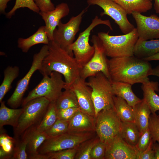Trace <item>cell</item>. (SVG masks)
Listing matches in <instances>:
<instances>
[{
  "mask_svg": "<svg viewBox=\"0 0 159 159\" xmlns=\"http://www.w3.org/2000/svg\"><path fill=\"white\" fill-rule=\"evenodd\" d=\"M109 33L100 32L97 35L107 56L112 58L134 55L135 46L139 38L136 28L122 35L112 36Z\"/></svg>",
  "mask_w": 159,
  "mask_h": 159,
  "instance_id": "3957f363",
  "label": "cell"
},
{
  "mask_svg": "<svg viewBox=\"0 0 159 159\" xmlns=\"http://www.w3.org/2000/svg\"><path fill=\"white\" fill-rule=\"evenodd\" d=\"M91 41L95 47V53L90 60L80 69V77L85 80L101 72L110 80L108 59L99 38L97 35H94Z\"/></svg>",
  "mask_w": 159,
  "mask_h": 159,
  "instance_id": "8fae6325",
  "label": "cell"
},
{
  "mask_svg": "<svg viewBox=\"0 0 159 159\" xmlns=\"http://www.w3.org/2000/svg\"><path fill=\"white\" fill-rule=\"evenodd\" d=\"M137 150L119 134L106 144L105 159H136Z\"/></svg>",
  "mask_w": 159,
  "mask_h": 159,
  "instance_id": "9a60e30c",
  "label": "cell"
},
{
  "mask_svg": "<svg viewBox=\"0 0 159 159\" xmlns=\"http://www.w3.org/2000/svg\"><path fill=\"white\" fill-rule=\"evenodd\" d=\"M122 123L114 107L103 110L95 117V132L100 140L106 144L119 134Z\"/></svg>",
  "mask_w": 159,
  "mask_h": 159,
  "instance_id": "9c48e42d",
  "label": "cell"
},
{
  "mask_svg": "<svg viewBox=\"0 0 159 159\" xmlns=\"http://www.w3.org/2000/svg\"><path fill=\"white\" fill-rule=\"evenodd\" d=\"M141 88L143 98L148 106L151 113L159 110V96L155 91H159V84L157 82L149 81L143 84Z\"/></svg>",
  "mask_w": 159,
  "mask_h": 159,
  "instance_id": "44dd1931",
  "label": "cell"
},
{
  "mask_svg": "<svg viewBox=\"0 0 159 159\" xmlns=\"http://www.w3.org/2000/svg\"><path fill=\"white\" fill-rule=\"evenodd\" d=\"M153 148L155 151V159H159V144L156 142L154 143Z\"/></svg>",
  "mask_w": 159,
  "mask_h": 159,
  "instance_id": "f6af8a7d",
  "label": "cell"
},
{
  "mask_svg": "<svg viewBox=\"0 0 159 159\" xmlns=\"http://www.w3.org/2000/svg\"><path fill=\"white\" fill-rule=\"evenodd\" d=\"M40 11L46 12L54 10L55 7L51 0H34Z\"/></svg>",
  "mask_w": 159,
  "mask_h": 159,
  "instance_id": "7bdbcfd3",
  "label": "cell"
},
{
  "mask_svg": "<svg viewBox=\"0 0 159 159\" xmlns=\"http://www.w3.org/2000/svg\"><path fill=\"white\" fill-rule=\"evenodd\" d=\"M25 7L37 13H39L40 11L34 0H16L13 8L5 14L6 18L8 19L11 18L17 9Z\"/></svg>",
  "mask_w": 159,
  "mask_h": 159,
  "instance_id": "e575fe53",
  "label": "cell"
},
{
  "mask_svg": "<svg viewBox=\"0 0 159 159\" xmlns=\"http://www.w3.org/2000/svg\"><path fill=\"white\" fill-rule=\"evenodd\" d=\"M131 14L136 22L139 39H159V16L155 14L145 16L136 12Z\"/></svg>",
  "mask_w": 159,
  "mask_h": 159,
  "instance_id": "5bb4252c",
  "label": "cell"
},
{
  "mask_svg": "<svg viewBox=\"0 0 159 159\" xmlns=\"http://www.w3.org/2000/svg\"><path fill=\"white\" fill-rule=\"evenodd\" d=\"M132 107L134 111V122L141 134L149 128L151 112L143 99Z\"/></svg>",
  "mask_w": 159,
  "mask_h": 159,
  "instance_id": "ffe728a7",
  "label": "cell"
},
{
  "mask_svg": "<svg viewBox=\"0 0 159 159\" xmlns=\"http://www.w3.org/2000/svg\"><path fill=\"white\" fill-rule=\"evenodd\" d=\"M158 116L159 117V112H158Z\"/></svg>",
  "mask_w": 159,
  "mask_h": 159,
  "instance_id": "681fc988",
  "label": "cell"
},
{
  "mask_svg": "<svg viewBox=\"0 0 159 159\" xmlns=\"http://www.w3.org/2000/svg\"><path fill=\"white\" fill-rule=\"evenodd\" d=\"M150 75H153L159 77V65L152 69Z\"/></svg>",
  "mask_w": 159,
  "mask_h": 159,
  "instance_id": "7dc6e473",
  "label": "cell"
},
{
  "mask_svg": "<svg viewBox=\"0 0 159 159\" xmlns=\"http://www.w3.org/2000/svg\"><path fill=\"white\" fill-rule=\"evenodd\" d=\"M123 8L127 14L133 12L145 13L151 9L152 3L150 0H112Z\"/></svg>",
  "mask_w": 159,
  "mask_h": 159,
  "instance_id": "d4e9b609",
  "label": "cell"
},
{
  "mask_svg": "<svg viewBox=\"0 0 159 159\" xmlns=\"http://www.w3.org/2000/svg\"><path fill=\"white\" fill-rule=\"evenodd\" d=\"M11 0H0V13L6 14L5 11L7 6V3Z\"/></svg>",
  "mask_w": 159,
  "mask_h": 159,
  "instance_id": "ee69618b",
  "label": "cell"
},
{
  "mask_svg": "<svg viewBox=\"0 0 159 159\" xmlns=\"http://www.w3.org/2000/svg\"><path fill=\"white\" fill-rule=\"evenodd\" d=\"M106 149V144L100 140L92 149L91 159H104Z\"/></svg>",
  "mask_w": 159,
  "mask_h": 159,
  "instance_id": "ab89813d",
  "label": "cell"
},
{
  "mask_svg": "<svg viewBox=\"0 0 159 159\" xmlns=\"http://www.w3.org/2000/svg\"><path fill=\"white\" fill-rule=\"evenodd\" d=\"M152 140V135L149 128L140 134L138 142L135 146L138 151L142 152L149 145Z\"/></svg>",
  "mask_w": 159,
  "mask_h": 159,
  "instance_id": "f35d334b",
  "label": "cell"
},
{
  "mask_svg": "<svg viewBox=\"0 0 159 159\" xmlns=\"http://www.w3.org/2000/svg\"><path fill=\"white\" fill-rule=\"evenodd\" d=\"M94 132H67L58 136L48 138L39 147L37 154L45 155L77 147L83 142L94 137Z\"/></svg>",
  "mask_w": 159,
  "mask_h": 159,
  "instance_id": "ba28073f",
  "label": "cell"
},
{
  "mask_svg": "<svg viewBox=\"0 0 159 159\" xmlns=\"http://www.w3.org/2000/svg\"><path fill=\"white\" fill-rule=\"evenodd\" d=\"M88 79L86 83L91 89L95 117L102 110L114 107L115 95L110 80L103 73H98Z\"/></svg>",
  "mask_w": 159,
  "mask_h": 159,
  "instance_id": "5b68a950",
  "label": "cell"
},
{
  "mask_svg": "<svg viewBox=\"0 0 159 159\" xmlns=\"http://www.w3.org/2000/svg\"><path fill=\"white\" fill-rule=\"evenodd\" d=\"M49 137L45 132L34 131L27 145L26 152L28 159H34L38 154L37 150L43 142Z\"/></svg>",
  "mask_w": 159,
  "mask_h": 159,
  "instance_id": "f546056e",
  "label": "cell"
},
{
  "mask_svg": "<svg viewBox=\"0 0 159 159\" xmlns=\"http://www.w3.org/2000/svg\"><path fill=\"white\" fill-rule=\"evenodd\" d=\"M37 128V127H31L26 130L19 137L15 138L16 140L15 146L11 159H28L26 152V146Z\"/></svg>",
  "mask_w": 159,
  "mask_h": 159,
  "instance_id": "484cf974",
  "label": "cell"
},
{
  "mask_svg": "<svg viewBox=\"0 0 159 159\" xmlns=\"http://www.w3.org/2000/svg\"><path fill=\"white\" fill-rule=\"evenodd\" d=\"M68 124L69 122L58 119L52 126L45 132L49 138L59 136L68 132Z\"/></svg>",
  "mask_w": 159,
  "mask_h": 159,
  "instance_id": "d590c367",
  "label": "cell"
},
{
  "mask_svg": "<svg viewBox=\"0 0 159 159\" xmlns=\"http://www.w3.org/2000/svg\"><path fill=\"white\" fill-rule=\"evenodd\" d=\"M149 128L153 142L157 141L159 144V117L156 113L150 115Z\"/></svg>",
  "mask_w": 159,
  "mask_h": 159,
  "instance_id": "74e56055",
  "label": "cell"
},
{
  "mask_svg": "<svg viewBox=\"0 0 159 159\" xmlns=\"http://www.w3.org/2000/svg\"><path fill=\"white\" fill-rule=\"evenodd\" d=\"M154 142L152 140L147 148L142 152L137 151L136 159H155L153 148Z\"/></svg>",
  "mask_w": 159,
  "mask_h": 159,
  "instance_id": "b9f144b4",
  "label": "cell"
},
{
  "mask_svg": "<svg viewBox=\"0 0 159 159\" xmlns=\"http://www.w3.org/2000/svg\"><path fill=\"white\" fill-rule=\"evenodd\" d=\"M97 136L88 140L78 146L75 159H91L90 154L92 148L99 141Z\"/></svg>",
  "mask_w": 159,
  "mask_h": 159,
  "instance_id": "836d02e7",
  "label": "cell"
},
{
  "mask_svg": "<svg viewBox=\"0 0 159 159\" xmlns=\"http://www.w3.org/2000/svg\"><path fill=\"white\" fill-rule=\"evenodd\" d=\"M78 147L62 150L44 155H45V159H74Z\"/></svg>",
  "mask_w": 159,
  "mask_h": 159,
  "instance_id": "8d00e7d4",
  "label": "cell"
},
{
  "mask_svg": "<svg viewBox=\"0 0 159 159\" xmlns=\"http://www.w3.org/2000/svg\"><path fill=\"white\" fill-rule=\"evenodd\" d=\"M57 110L55 102H50L42 120L37 128V130L45 132L49 130L58 119Z\"/></svg>",
  "mask_w": 159,
  "mask_h": 159,
  "instance_id": "d6a6232c",
  "label": "cell"
},
{
  "mask_svg": "<svg viewBox=\"0 0 159 159\" xmlns=\"http://www.w3.org/2000/svg\"><path fill=\"white\" fill-rule=\"evenodd\" d=\"M159 53V39L150 40L138 39L135 46L134 55L144 59Z\"/></svg>",
  "mask_w": 159,
  "mask_h": 159,
  "instance_id": "603a6c76",
  "label": "cell"
},
{
  "mask_svg": "<svg viewBox=\"0 0 159 159\" xmlns=\"http://www.w3.org/2000/svg\"><path fill=\"white\" fill-rule=\"evenodd\" d=\"M48 44H45L39 51L34 54L31 67L25 75L17 82L12 95L8 99L7 104L12 108H16L22 104L24 95L27 90L33 74L40 69L42 61L48 52Z\"/></svg>",
  "mask_w": 159,
  "mask_h": 159,
  "instance_id": "30bf717a",
  "label": "cell"
},
{
  "mask_svg": "<svg viewBox=\"0 0 159 159\" xmlns=\"http://www.w3.org/2000/svg\"><path fill=\"white\" fill-rule=\"evenodd\" d=\"M79 108H70L57 109L58 119L69 122L80 110Z\"/></svg>",
  "mask_w": 159,
  "mask_h": 159,
  "instance_id": "60d3db41",
  "label": "cell"
},
{
  "mask_svg": "<svg viewBox=\"0 0 159 159\" xmlns=\"http://www.w3.org/2000/svg\"><path fill=\"white\" fill-rule=\"evenodd\" d=\"M69 11L68 4L62 2L57 5L52 11L39 12V14L44 21L46 31L49 41L53 40L54 31L61 19L68 15Z\"/></svg>",
  "mask_w": 159,
  "mask_h": 159,
  "instance_id": "e0dca14e",
  "label": "cell"
},
{
  "mask_svg": "<svg viewBox=\"0 0 159 159\" xmlns=\"http://www.w3.org/2000/svg\"><path fill=\"white\" fill-rule=\"evenodd\" d=\"M114 108L122 122H134V115L133 107L122 98L115 95L113 97Z\"/></svg>",
  "mask_w": 159,
  "mask_h": 159,
  "instance_id": "4316f807",
  "label": "cell"
},
{
  "mask_svg": "<svg viewBox=\"0 0 159 159\" xmlns=\"http://www.w3.org/2000/svg\"><path fill=\"white\" fill-rule=\"evenodd\" d=\"M57 109L79 108L76 96L69 88L65 89L55 102Z\"/></svg>",
  "mask_w": 159,
  "mask_h": 159,
  "instance_id": "1f68e13d",
  "label": "cell"
},
{
  "mask_svg": "<svg viewBox=\"0 0 159 159\" xmlns=\"http://www.w3.org/2000/svg\"><path fill=\"white\" fill-rule=\"evenodd\" d=\"M49 41L45 26L40 27L33 34L26 38H19L17 41L18 47L24 53L28 52L31 47L39 44H48Z\"/></svg>",
  "mask_w": 159,
  "mask_h": 159,
  "instance_id": "d6986e66",
  "label": "cell"
},
{
  "mask_svg": "<svg viewBox=\"0 0 159 159\" xmlns=\"http://www.w3.org/2000/svg\"><path fill=\"white\" fill-rule=\"evenodd\" d=\"M95 117L80 110L69 122L68 132H95Z\"/></svg>",
  "mask_w": 159,
  "mask_h": 159,
  "instance_id": "ac0fdd59",
  "label": "cell"
},
{
  "mask_svg": "<svg viewBox=\"0 0 159 159\" xmlns=\"http://www.w3.org/2000/svg\"><path fill=\"white\" fill-rule=\"evenodd\" d=\"M62 75L55 72L50 75L43 76L40 82L23 99L22 107L35 98L44 97L50 102H55L66 87V84L62 79Z\"/></svg>",
  "mask_w": 159,
  "mask_h": 159,
  "instance_id": "52a82bcc",
  "label": "cell"
},
{
  "mask_svg": "<svg viewBox=\"0 0 159 159\" xmlns=\"http://www.w3.org/2000/svg\"><path fill=\"white\" fill-rule=\"evenodd\" d=\"M87 2L88 6L96 5L101 7L103 11L100 13V16L107 15L110 17L124 34L130 32L135 28L129 21L125 11L112 0H87Z\"/></svg>",
  "mask_w": 159,
  "mask_h": 159,
  "instance_id": "4fadbf2b",
  "label": "cell"
},
{
  "mask_svg": "<svg viewBox=\"0 0 159 159\" xmlns=\"http://www.w3.org/2000/svg\"><path fill=\"white\" fill-rule=\"evenodd\" d=\"M75 94L81 111L95 117V112L92 98V90L85 80L79 77L69 88Z\"/></svg>",
  "mask_w": 159,
  "mask_h": 159,
  "instance_id": "2e32d148",
  "label": "cell"
},
{
  "mask_svg": "<svg viewBox=\"0 0 159 159\" xmlns=\"http://www.w3.org/2000/svg\"><path fill=\"white\" fill-rule=\"evenodd\" d=\"M50 102L44 97H38L22 107L23 111L17 126L13 128L14 137L17 138L26 130L37 127L42 120Z\"/></svg>",
  "mask_w": 159,
  "mask_h": 159,
  "instance_id": "8992f818",
  "label": "cell"
},
{
  "mask_svg": "<svg viewBox=\"0 0 159 159\" xmlns=\"http://www.w3.org/2000/svg\"><path fill=\"white\" fill-rule=\"evenodd\" d=\"M108 64L111 81L132 85L149 81L148 77L152 69L149 61L134 55L111 58Z\"/></svg>",
  "mask_w": 159,
  "mask_h": 159,
  "instance_id": "6da1fadb",
  "label": "cell"
},
{
  "mask_svg": "<svg viewBox=\"0 0 159 159\" xmlns=\"http://www.w3.org/2000/svg\"><path fill=\"white\" fill-rule=\"evenodd\" d=\"M154 6L156 12L159 14V0H154Z\"/></svg>",
  "mask_w": 159,
  "mask_h": 159,
  "instance_id": "c3c4849f",
  "label": "cell"
},
{
  "mask_svg": "<svg viewBox=\"0 0 159 159\" xmlns=\"http://www.w3.org/2000/svg\"><path fill=\"white\" fill-rule=\"evenodd\" d=\"M119 134L127 143L135 147L140 133L134 122H122Z\"/></svg>",
  "mask_w": 159,
  "mask_h": 159,
  "instance_id": "83f0119b",
  "label": "cell"
},
{
  "mask_svg": "<svg viewBox=\"0 0 159 159\" xmlns=\"http://www.w3.org/2000/svg\"><path fill=\"white\" fill-rule=\"evenodd\" d=\"M143 59L148 61L159 60V53H157L149 57Z\"/></svg>",
  "mask_w": 159,
  "mask_h": 159,
  "instance_id": "bcb514c9",
  "label": "cell"
},
{
  "mask_svg": "<svg viewBox=\"0 0 159 159\" xmlns=\"http://www.w3.org/2000/svg\"><path fill=\"white\" fill-rule=\"evenodd\" d=\"M104 24L108 26L110 30L113 28L109 20H102L96 16L91 23L84 31L80 33L77 39L70 47L69 53L74 56V58L80 69L82 68L93 57L95 48L89 42V37L92 31L96 26Z\"/></svg>",
  "mask_w": 159,
  "mask_h": 159,
  "instance_id": "277c9868",
  "label": "cell"
},
{
  "mask_svg": "<svg viewBox=\"0 0 159 159\" xmlns=\"http://www.w3.org/2000/svg\"><path fill=\"white\" fill-rule=\"evenodd\" d=\"M0 107V128H3L5 125H10L13 128L17 126L20 117L23 110L21 108H9L5 105V102L2 101Z\"/></svg>",
  "mask_w": 159,
  "mask_h": 159,
  "instance_id": "cb8c5ba5",
  "label": "cell"
},
{
  "mask_svg": "<svg viewBox=\"0 0 159 159\" xmlns=\"http://www.w3.org/2000/svg\"><path fill=\"white\" fill-rule=\"evenodd\" d=\"M88 7L77 15L72 16L67 23H63L60 21L57 28L54 31L53 41L68 53L69 48L74 42L75 36L80 30L82 17Z\"/></svg>",
  "mask_w": 159,
  "mask_h": 159,
  "instance_id": "7c38bea8",
  "label": "cell"
},
{
  "mask_svg": "<svg viewBox=\"0 0 159 159\" xmlns=\"http://www.w3.org/2000/svg\"><path fill=\"white\" fill-rule=\"evenodd\" d=\"M0 132V158L11 159L15 148L16 139L9 136L4 130Z\"/></svg>",
  "mask_w": 159,
  "mask_h": 159,
  "instance_id": "4dcf8cb0",
  "label": "cell"
},
{
  "mask_svg": "<svg viewBox=\"0 0 159 159\" xmlns=\"http://www.w3.org/2000/svg\"><path fill=\"white\" fill-rule=\"evenodd\" d=\"M19 69L17 66H8L4 72V78L0 86V102L11 87L13 81L18 77Z\"/></svg>",
  "mask_w": 159,
  "mask_h": 159,
  "instance_id": "f1b7e54d",
  "label": "cell"
},
{
  "mask_svg": "<svg viewBox=\"0 0 159 159\" xmlns=\"http://www.w3.org/2000/svg\"><path fill=\"white\" fill-rule=\"evenodd\" d=\"M111 82L114 95L125 100L130 106L133 107L141 101L142 100L133 92L131 84L120 82Z\"/></svg>",
  "mask_w": 159,
  "mask_h": 159,
  "instance_id": "7402d4cb",
  "label": "cell"
},
{
  "mask_svg": "<svg viewBox=\"0 0 159 159\" xmlns=\"http://www.w3.org/2000/svg\"><path fill=\"white\" fill-rule=\"evenodd\" d=\"M48 45V53L39 71L43 76H49L53 72L61 74L66 84L65 89L68 88L80 77V69L73 56L54 41H50Z\"/></svg>",
  "mask_w": 159,
  "mask_h": 159,
  "instance_id": "7a4b0ae2",
  "label": "cell"
},
{
  "mask_svg": "<svg viewBox=\"0 0 159 159\" xmlns=\"http://www.w3.org/2000/svg\"><path fill=\"white\" fill-rule=\"evenodd\" d=\"M150 0L151 1H152V0Z\"/></svg>",
  "mask_w": 159,
  "mask_h": 159,
  "instance_id": "f907efd6",
  "label": "cell"
}]
</instances>
